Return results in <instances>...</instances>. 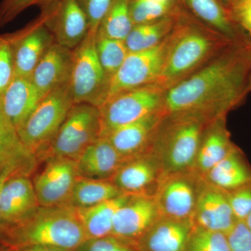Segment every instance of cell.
Instances as JSON below:
<instances>
[{
    "mask_svg": "<svg viewBox=\"0 0 251 251\" xmlns=\"http://www.w3.org/2000/svg\"><path fill=\"white\" fill-rule=\"evenodd\" d=\"M251 72V44L237 41L198 72L167 91L164 117L199 112L213 119L226 117L247 95Z\"/></svg>",
    "mask_w": 251,
    "mask_h": 251,
    "instance_id": "obj_1",
    "label": "cell"
},
{
    "mask_svg": "<svg viewBox=\"0 0 251 251\" xmlns=\"http://www.w3.org/2000/svg\"><path fill=\"white\" fill-rule=\"evenodd\" d=\"M173 31L174 41L164 67L152 83L166 92L198 72L237 41L198 21L179 0Z\"/></svg>",
    "mask_w": 251,
    "mask_h": 251,
    "instance_id": "obj_2",
    "label": "cell"
},
{
    "mask_svg": "<svg viewBox=\"0 0 251 251\" xmlns=\"http://www.w3.org/2000/svg\"><path fill=\"white\" fill-rule=\"evenodd\" d=\"M75 208L40 206L21 224L0 229V249L11 251L34 246L75 251L87 240Z\"/></svg>",
    "mask_w": 251,
    "mask_h": 251,
    "instance_id": "obj_3",
    "label": "cell"
},
{
    "mask_svg": "<svg viewBox=\"0 0 251 251\" xmlns=\"http://www.w3.org/2000/svg\"><path fill=\"white\" fill-rule=\"evenodd\" d=\"M215 120L199 112H181L163 117L150 151L158 158L164 175L194 171L203 134Z\"/></svg>",
    "mask_w": 251,
    "mask_h": 251,
    "instance_id": "obj_4",
    "label": "cell"
},
{
    "mask_svg": "<svg viewBox=\"0 0 251 251\" xmlns=\"http://www.w3.org/2000/svg\"><path fill=\"white\" fill-rule=\"evenodd\" d=\"M74 104L69 83L44 96L18 131L28 152L37 158L45 151Z\"/></svg>",
    "mask_w": 251,
    "mask_h": 251,
    "instance_id": "obj_5",
    "label": "cell"
},
{
    "mask_svg": "<svg viewBox=\"0 0 251 251\" xmlns=\"http://www.w3.org/2000/svg\"><path fill=\"white\" fill-rule=\"evenodd\" d=\"M100 136L98 107L87 103L74 104L54 139L36 160L44 161L52 157H61L76 161L86 149Z\"/></svg>",
    "mask_w": 251,
    "mask_h": 251,
    "instance_id": "obj_6",
    "label": "cell"
},
{
    "mask_svg": "<svg viewBox=\"0 0 251 251\" xmlns=\"http://www.w3.org/2000/svg\"><path fill=\"white\" fill-rule=\"evenodd\" d=\"M96 36L88 33L73 50L69 87L74 103L90 104L99 108L108 97L110 80L97 57Z\"/></svg>",
    "mask_w": 251,
    "mask_h": 251,
    "instance_id": "obj_7",
    "label": "cell"
},
{
    "mask_svg": "<svg viewBox=\"0 0 251 251\" xmlns=\"http://www.w3.org/2000/svg\"><path fill=\"white\" fill-rule=\"evenodd\" d=\"M166 91L150 84L112 96L99 107L101 136L161 110ZM100 136V137H101Z\"/></svg>",
    "mask_w": 251,
    "mask_h": 251,
    "instance_id": "obj_8",
    "label": "cell"
},
{
    "mask_svg": "<svg viewBox=\"0 0 251 251\" xmlns=\"http://www.w3.org/2000/svg\"><path fill=\"white\" fill-rule=\"evenodd\" d=\"M173 41V29L164 40L154 47L129 52L110 80L107 99L122 92L152 84L163 71Z\"/></svg>",
    "mask_w": 251,
    "mask_h": 251,
    "instance_id": "obj_9",
    "label": "cell"
},
{
    "mask_svg": "<svg viewBox=\"0 0 251 251\" xmlns=\"http://www.w3.org/2000/svg\"><path fill=\"white\" fill-rule=\"evenodd\" d=\"M201 179L195 171L164 175L153 196L162 217L193 221Z\"/></svg>",
    "mask_w": 251,
    "mask_h": 251,
    "instance_id": "obj_10",
    "label": "cell"
},
{
    "mask_svg": "<svg viewBox=\"0 0 251 251\" xmlns=\"http://www.w3.org/2000/svg\"><path fill=\"white\" fill-rule=\"evenodd\" d=\"M45 166L32 180L41 206L68 205L78 178L76 161L61 157L44 160Z\"/></svg>",
    "mask_w": 251,
    "mask_h": 251,
    "instance_id": "obj_11",
    "label": "cell"
},
{
    "mask_svg": "<svg viewBox=\"0 0 251 251\" xmlns=\"http://www.w3.org/2000/svg\"><path fill=\"white\" fill-rule=\"evenodd\" d=\"M6 34L12 50L14 76L31 77L41 59L55 44L41 14L22 29Z\"/></svg>",
    "mask_w": 251,
    "mask_h": 251,
    "instance_id": "obj_12",
    "label": "cell"
},
{
    "mask_svg": "<svg viewBox=\"0 0 251 251\" xmlns=\"http://www.w3.org/2000/svg\"><path fill=\"white\" fill-rule=\"evenodd\" d=\"M41 10L44 25L58 45L73 50L88 34L87 18L77 0H54Z\"/></svg>",
    "mask_w": 251,
    "mask_h": 251,
    "instance_id": "obj_13",
    "label": "cell"
},
{
    "mask_svg": "<svg viewBox=\"0 0 251 251\" xmlns=\"http://www.w3.org/2000/svg\"><path fill=\"white\" fill-rule=\"evenodd\" d=\"M161 217L154 196L131 195L115 214L111 235L135 247L137 242Z\"/></svg>",
    "mask_w": 251,
    "mask_h": 251,
    "instance_id": "obj_14",
    "label": "cell"
},
{
    "mask_svg": "<svg viewBox=\"0 0 251 251\" xmlns=\"http://www.w3.org/2000/svg\"><path fill=\"white\" fill-rule=\"evenodd\" d=\"M40 206L29 175H11L1 189L0 229L21 224L34 215Z\"/></svg>",
    "mask_w": 251,
    "mask_h": 251,
    "instance_id": "obj_15",
    "label": "cell"
},
{
    "mask_svg": "<svg viewBox=\"0 0 251 251\" xmlns=\"http://www.w3.org/2000/svg\"><path fill=\"white\" fill-rule=\"evenodd\" d=\"M163 176L158 158L148 151L126 162L110 180L125 194L154 196Z\"/></svg>",
    "mask_w": 251,
    "mask_h": 251,
    "instance_id": "obj_16",
    "label": "cell"
},
{
    "mask_svg": "<svg viewBox=\"0 0 251 251\" xmlns=\"http://www.w3.org/2000/svg\"><path fill=\"white\" fill-rule=\"evenodd\" d=\"M227 192L201 176L193 224L202 228L227 234L236 222Z\"/></svg>",
    "mask_w": 251,
    "mask_h": 251,
    "instance_id": "obj_17",
    "label": "cell"
},
{
    "mask_svg": "<svg viewBox=\"0 0 251 251\" xmlns=\"http://www.w3.org/2000/svg\"><path fill=\"white\" fill-rule=\"evenodd\" d=\"M163 116L161 110L112 130L107 138L126 159L149 151Z\"/></svg>",
    "mask_w": 251,
    "mask_h": 251,
    "instance_id": "obj_18",
    "label": "cell"
},
{
    "mask_svg": "<svg viewBox=\"0 0 251 251\" xmlns=\"http://www.w3.org/2000/svg\"><path fill=\"white\" fill-rule=\"evenodd\" d=\"M43 98L31 77L14 76L0 95V108L18 133Z\"/></svg>",
    "mask_w": 251,
    "mask_h": 251,
    "instance_id": "obj_19",
    "label": "cell"
},
{
    "mask_svg": "<svg viewBox=\"0 0 251 251\" xmlns=\"http://www.w3.org/2000/svg\"><path fill=\"white\" fill-rule=\"evenodd\" d=\"M73 50L54 44L37 64L31 81L43 97L69 83Z\"/></svg>",
    "mask_w": 251,
    "mask_h": 251,
    "instance_id": "obj_20",
    "label": "cell"
},
{
    "mask_svg": "<svg viewBox=\"0 0 251 251\" xmlns=\"http://www.w3.org/2000/svg\"><path fill=\"white\" fill-rule=\"evenodd\" d=\"M128 160L120 154L107 137L101 136L77 160V173L87 179H111Z\"/></svg>",
    "mask_w": 251,
    "mask_h": 251,
    "instance_id": "obj_21",
    "label": "cell"
},
{
    "mask_svg": "<svg viewBox=\"0 0 251 251\" xmlns=\"http://www.w3.org/2000/svg\"><path fill=\"white\" fill-rule=\"evenodd\" d=\"M193 221L161 217L137 242L139 251H184Z\"/></svg>",
    "mask_w": 251,
    "mask_h": 251,
    "instance_id": "obj_22",
    "label": "cell"
},
{
    "mask_svg": "<svg viewBox=\"0 0 251 251\" xmlns=\"http://www.w3.org/2000/svg\"><path fill=\"white\" fill-rule=\"evenodd\" d=\"M235 148L226 128V117L216 119L209 124L203 134L194 171L203 177Z\"/></svg>",
    "mask_w": 251,
    "mask_h": 251,
    "instance_id": "obj_23",
    "label": "cell"
},
{
    "mask_svg": "<svg viewBox=\"0 0 251 251\" xmlns=\"http://www.w3.org/2000/svg\"><path fill=\"white\" fill-rule=\"evenodd\" d=\"M198 21L234 41L247 39L221 0H179Z\"/></svg>",
    "mask_w": 251,
    "mask_h": 251,
    "instance_id": "obj_24",
    "label": "cell"
},
{
    "mask_svg": "<svg viewBox=\"0 0 251 251\" xmlns=\"http://www.w3.org/2000/svg\"><path fill=\"white\" fill-rule=\"evenodd\" d=\"M203 177L220 189L234 191L251 183V168L236 147Z\"/></svg>",
    "mask_w": 251,
    "mask_h": 251,
    "instance_id": "obj_25",
    "label": "cell"
},
{
    "mask_svg": "<svg viewBox=\"0 0 251 251\" xmlns=\"http://www.w3.org/2000/svg\"><path fill=\"white\" fill-rule=\"evenodd\" d=\"M130 196L131 195H122L120 197L90 207L75 208L88 239L111 235L115 214L128 201Z\"/></svg>",
    "mask_w": 251,
    "mask_h": 251,
    "instance_id": "obj_26",
    "label": "cell"
},
{
    "mask_svg": "<svg viewBox=\"0 0 251 251\" xmlns=\"http://www.w3.org/2000/svg\"><path fill=\"white\" fill-rule=\"evenodd\" d=\"M176 0L174 9L169 14L148 24L133 26L125 40L129 52H138L154 47L169 35L176 19Z\"/></svg>",
    "mask_w": 251,
    "mask_h": 251,
    "instance_id": "obj_27",
    "label": "cell"
},
{
    "mask_svg": "<svg viewBox=\"0 0 251 251\" xmlns=\"http://www.w3.org/2000/svg\"><path fill=\"white\" fill-rule=\"evenodd\" d=\"M125 193L110 179H92L79 176L67 206L87 208L120 197Z\"/></svg>",
    "mask_w": 251,
    "mask_h": 251,
    "instance_id": "obj_28",
    "label": "cell"
},
{
    "mask_svg": "<svg viewBox=\"0 0 251 251\" xmlns=\"http://www.w3.org/2000/svg\"><path fill=\"white\" fill-rule=\"evenodd\" d=\"M130 0H113L97 34L125 41L134 26L130 18Z\"/></svg>",
    "mask_w": 251,
    "mask_h": 251,
    "instance_id": "obj_29",
    "label": "cell"
},
{
    "mask_svg": "<svg viewBox=\"0 0 251 251\" xmlns=\"http://www.w3.org/2000/svg\"><path fill=\"white\" fill-rule=\"evenodd\" d=\"M96 50L99 62L110 82L129 51L125 41L109 39L99 34L96 36Z\"/></svg>",
    "mask_w": 251,
    "mask_h": 251,
    "instance_id": "obj_30",
    "label": "cell"
},
{
    "mask_svg": "<svg viewBox=\"0 0 251 251\" xmlns=\"http://www.w3.org/2000/svg\"><path fill=\"white\" fill-rule=\"evenodd\" d=\"M184 251H230L227 235L193 224Z\"/></svg>",
    "mask_w": 251,
    "mask_h": 251,
    "instance_id": "obj_31",
    "label": "cell"
},
{
    "mask_svg": "<svg viewBox=\"0 0 251 251\" xmlns=\"http://www.w3.org/2000/svg\"><path fill=\"white\" fill-rule=\"evenodd\" d=\"M176 0L156 2L150 0H130V15L133 25L154 22L174 9Z\"/></svg>",
    "mask_w": 251,
    "mask_h": 251,
    "instance_id": "obj_32",
    "label": "cell"
},
{
    "mask_svg": "<svg viewBox=\"0 0 251 251\" xmlns=\"http://www.w3.org/2000/svg\"><path fill=\"white\" fill-rule=\"evenodd\" d=\"M113 0H77L85 14L89 33L97 34L100 23L108 12Z\"/></svg>",
    "mask_w": 251,
    "mask_h": 251,
    "instance_id": "obj_33",
    "label": "cell"
},
{
    "mask_svg": "<svg viewBox=\"0 0 251 251\" xmlns=\"http://www.w3.org/2000/svg\"><path fill=\"white\" fill-rule=\"evenodd\" d=\"M226 192L234 219L244 221L251 213V183Z\"/></svg>",
    "mask_w": 251,
    "mask_h": 251,
    "instance_id": "obj_34",
    "label": "cell"
},
{
    "mask_svg": "<svg viewBox=\"0 0 251 251\" xmlns=\"http://www.w3.org/2000/svg\"><path fill=\"white\" fill-rule=\"evenodd\" d=\"M54 0H2L0 3V26L6 25L25 10L32 6L40 8Z\"/></svg>",
    "mask_w": 251,
    "mask_h": 251,
    "instance_id": "obj_35",
    "label": "cell"
},
{
    "mask_svg": "<svg viewBox=\"0 0 251 251\" xmlns=\"http://www.w3.org/2000/svg\"><path fill=\"white\" fill-rule=\"evenodd\" d=\"M74 251H139L129 243L112 235L89 239Z\"/></svg>",
    "mask_w": 251,
    "mask_h": 251,
    "instance_id": "obj_36",
    "label": "cell"
},
{
    "mask_svg": "<svg viewBox=\"0 0 251 251\" xmlns=\"http://www.w3.org/2000/svg\"><path fill=\"white\" fill-rule=\"evenodd\" d=\"M14 77V59L6 34L0 35V95Z\"/></svg>",
    "mask_w": 251,
    "mask_h": 251,
    "instance_id": "obj_37",
    "label": "cell"
},
{
    "mask_svg": "<svg viewBox=\"0 0 251 251\" xmlns=\"http://www.w3.org/2000/svg\"><path fill=\"white\" fill-rule=\"evenodd\" d=\"M226 235L230 251H251V231L244 221H236Z\"/></svg>",
    "mask_w": 251,
    "mask_h": 251,
    "instance_id": "obj_38",
    "label": "cell"
},
{
    "mask_svg": "<svg viewBox=\"0 0 251 251\" xmlns=\"http://www.w3.org/2000/svg\"><path fill=\"white\" fill-rule=\"evenodd\" d=\"M228 9L234 23L251 39V0H237Z\"/></svg>",
    "mask_w": 251,
    "mask_h": 251,
    "instance_id": "obj_39",
    "label": "cell"
},
{
    "mask_svg": "<svg viewBox=\"0 0 251 251\" xmlns=\"http://www.w3.org/2000/svg\"><path fill=\"white\" fill-rule=\"evenodd\" d=\"M17 163L35 170L37 160L25 149H0V171L7 165Z\"/></svg>",
    "mask_w": 251,
    "mask_h": 251,
    "instance_id": "obj_40",
    "label": "cell"
},
{
    "mask_svg": "<svg viewBox=\"0 0 251 251\" xmlns=\"http://www.w3.org/2000/svg\"><path fill=\"white\" fill-rule=\"evenodd\" d=\"M0 149L20 150L23 146L17 131L5 117L0 108ZM26 150V149H25Z\"/></svg>",
    "mask_w": 251,
    "mask_h": 251,
    "instance_id": "obj_41",
    "label": "cell"
},
{
    "mask_svg": "<svg viewBox=\"0 0 251 251\" xmlns=\"http://www.w3.org/2000/svg\"><path fill=\"white\" fill-rule=\"evenodd\" d=\"M34 171L31 168L23 166V165L17 164V163H11V164L5 166L0 171V198H1V189H2L3 186L11 175L16 173H22L30 175ZM0 225H1V208H0Z\"/></svg>",
    "mask_w": 251,
    "mask_h": 251,
    "instance_id": "obj_42",
    "label": "cell"
},
{
    "mask_svg": "<svg viewBox=\"0 0 251 251\" xmlns=\"http://www.w3.org/2000/svg\"><path fill=\"white\" fill-rule=\"evenodd\" d=\"M4 250V249H3ZM11 251H68L65 249H59V248L46 247V246H34V247H28L17 249V250Z\"/></svg>",
    "mask_w": 251,
    "mask_h": 251,
    "instance_id": "obj_43",
    "label": "cell"
},
{
    "mask_svg": "<svg viewBox=\"0 0 251 251\" xmlns=\"http://www.w3.org/2000/svg\"><path fill=\"white\" fill-rule=\"evenodd\" d=\"M222 1L223 4H224V6L226 7H227V9H229L232 4L235 2L237 0H221Z\"/></svg>",
    "mask_w": 251,
    "mask_h": 251,
    "instance_id": "obj_44",
    "label": "cell"
},
{
    "mask_svg": "<svg viewBox=\"0 0 251 251\" xmlns=\"http://www.w3.org/2000/svg\"><path fill=\"white\" fill-rule=\"evenodd\" d=\"M244 222L247 225L248 227L251 231V213L247 216V219L244 220Z\"/></svg>",
    "mask_w": 251,
    "mask_h": 251,
    "instance_id": "obj_45",
    "label": "cell"
},
{
    "mask_svg": "<svg viewBox=\"0 0 251 251\" xmlns=\"http://www.w3.org/2000/svg\"><path fill=\"white\" fill-rule=\"evenodd\" d=\"M248 93L251 92V72L250 75H249V81H248V87H247Z\"/></svg>",
    "mask_w": 251,
    "mask_h": 251,
    "instance_id": "obj_46",
    "label": "cell"
},
{
    "mask_svg": "<svg viewBox=\"0 0 251 251\" xmlns=\"http://www.w3.org/2000/svg\"><path fill=\"white\" fill-rule=\"evenodd\" d=\"M150 1H156V2H164L168 0H150Z\"/></svg>",
    "mask_w": 251,
    "mask_h": 251,
    "instance_id": "obj_47",
    "label": "cell"
},
{
    "mask_svg": "<svg viewBox=\"0 0 251 251\" xmlns=\"http://www.w3.org/2000/svg\"><path fill=\"white\" fill-rule=\"evenodd\" d=\"M248 40H249V42H250V44H251V39H249V38H247Z\"/></svg>",
    "mask_w": 251,
    "mask_h": 251,
    "instance_id": "obj_48",
    "label": "cell"
},
{
    "mask_svg": "<svg viewBox=\"0 0 251 251\" xmlns=\"http://www.w3.org/2000/svg\"><path fill=\"white\" fill-rule=\"evenodd\" d=\"M0 251H6L3 250V249H0Z\"/></svg>",
    "mask_w": 251,
    "mask_h": 251,
    "instance_id": "obj_49",
    "label": "cell"
}]
</instances>
